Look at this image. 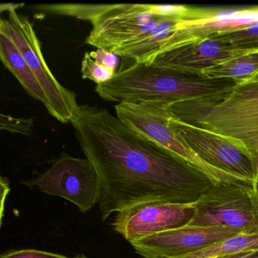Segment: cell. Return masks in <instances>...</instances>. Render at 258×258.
Instances as JSON below:
<instances>
[{
    "mask_svg": "<svg viewBox=\"0 0 258 258\" xmlns=\"http://www.w3.org/2000/svg\"><path fill=\"white\" fill-rule=\"evenodd\" d=\"M72 123L83 152L99 175L102 221L143 204L191 203L214 185L106 108L80 105Z\"/></svg>",
    "mask_w": 258,
    "mask_h": 258,
    "instance_id": "cell-1",
    "label": "cell"
},
{
    "mask_svg": "<svg viewBox=\"0 0 258 258\" xmlns=\"http://www.w3.org/2000/svg\"><path fill=\"white\" fill-rule=\"evenodd\" d=\"M48 14L88 21L92 28L86 43L126 59L151 64L167 50L188 10L173 4H48Z\"/></svg>",
    "mask_w": 258,
    "mask_h": 258,
    "instance_id": "cell-2",
    "label": "cell"
},
{
    "mask_svg": "<svg viewBox=\"0 0 258 258\" xmlns=\"http://www.w3.org/2000/svg\"><path fill=\"white\" fill-rule=\"evenodd\" d=\"M123 59L114 77L96 87V93L108 102L170 105L211 97L238 84L232 80L208 79L199 75Z\"/></svg>",
    "mask_w": 258,
    "mask_h": 258,
    "instance_id": "cell-3",
    "label": "cell"
},
{
    "mask_svg": "<svg viewBox=\"0 0 258 258\" xmlns=\"http://www.w3.org/2000/svg\"><path fill=\"white\" fill-rule=\"evenodd\" d=\"M179 121L217 134L258 160V75L220 94L167 105Z\"/></svg>",
    "mask_w": 258,
    "mask_h": 258,
    "instance_id": "cell-4",
    "label": "cell"
},
{
    "mask_svg": "<svg viewBox=\"0 0 258 258\" xmlns=\"http://www.w3.org/2000/svg\"><path fill=\"white\" fill-rule=\"evenodd\" d=\"M120 121L146 138L162 146L194 168L206 175L214 184L248 182L218 170L196 155L178 137L172 124L171 114L167 104L160 102H121L114 106Z\"/></svg>",
    "mask_w": 258,
    "mask_h": 258,
    "instance_id": "cell-5",
    "label": "cell"
},
{
    "mask_svg": "<svg viewBox=\"0 0 258 258\" xmlns=\"http://www.w3.org/2000/svg\"><path fill=\"white\" fill-rule=\"evenodd\" d=\"M0 33L10 37L25 57L46 96L50 115L61 123H72L80 108L76 94L63 87L49 70L31 21L16 11L10 12L8 19L0 21Z\"/></svg>",
    "mask_w": 258,
    "mask_h": 258,
    "instance_id": "cell-6",
    "label": "cell"
},
{
    "mask_svg": "<svg viewBox=\"0 0 258 258\" xmlns=\"http://www.w3.org/2000/svg\"><path fill=\"white\" fill-rule=\"evenodd\" d=\"M252 188L244 184H214L196 201V214L188 225L258 232V205Z\"/></svg>",
    "mask_w": 258,
    "mask_h": 258,
    "instance_id": "cell-7",
    "label": "cell"
},
{
    "mask_svg": "<svg viewBox=\"0 0 258 258\" xmlns=\"http://www.w3.org/2000/svg\"><path fill=\"white\" fill-rule=\"evenodd\" d=\"M24 183L69 201L83 214L99 202L100 182L94 166L87 158H75L66 152H62L43 174Z\"/></svg>",
    "mask_w": 258,
    "mask_h": 258,
    "instance_id": "cell-8",
    "label": "cell"
},
{
    "mask_svg": "<svg viewBox=\"0 0 258 258\" xmlns=\"http://www.w3.org/2000/svg\"><path fill=\"white\" fill-rule=\"evenodd\" d=\"M172 124L179 138L210 165L222 171L256 183V164L239 148L217 134L190 126L172 117Z\"/></svg>",
    "mask_w": 258,
    "mask_h": 258,
    "instance_id": "cell-9",
    "label": "cell"
},
{
    "mask_svg": "<svg viewBox=\"0 0 258 258\" xmlns=\"http://www.w3.org/2000/svg\"><path fill=\"white\" fill-rule=\"evenodd\" d=\"M196 202L143 204L117 213L111 225L131 243L188 225L196 214Z\"/></svg>",
    "mask_w": 258,
    "mask_h": 258,
    "instance_id": "cell-10",
    "label": "cell"
},
{
    "mask_svg": "<svg viewBox=\"0 0 258 258\" xmlns=\"http://www.w3.org/2000/svg\"><path fill=\"white\" fill-rule=\"evenodd\" d=\"M241 232H244L227 227L185 225L144 237L131 244L144 258H175Z\"/></svg>",
    "mask_w": 258,
    "mask_h": 258,
    "instance_id": "cell-11",
    "label": "cell"
},
{
    "mask_svg": "<svg viewBox=\"0 0 258 258\" xmlns=\"http://www.w3.org/2000/svg\"><path fill=\"white\" fill-rule=\"evenodd\" d=\"M256 52H258L256 49H237L213 39H205L185 43L163 52L151 64L201 76L207 69Z\"/></svg>",
    "mask_w": 258,
    "mask_h": 258,
    "instance_id": "cell-12",
    "label": "cell"
},
{
    "mask_svg": "<svg viewBox=\"0 0 258 258\" xmlns=\"http://www.w3.org/2000/svg\"><path fill=\"white\" fill-rule=\"evenodd\" d=\"M0 58L28 94L46 106V96L25 57L13 40L2 33H0Z\"/></svg>",
    "mask_w": 258,
    "mask_h": 258,
    "instance_id": "cell-13",
    "label": "cell"
},
{
    "mask_svg": "<svg viewBox=\"0 0 258 258\" xmlns=\"http://www.w3.org/2000/svg\"><path fill=\"white\" fill-rule=\"evenodd\" d=\"M258 250V232H241L205 248L175 258H221Z\"/></svg>",
    "mask_w": 258,
    "mask_h": 258,
    "instance_id": "cell-14",
    "label": "cell"
},
{
    "mask_svg": "<svg viewBox=\"0 0 258 258\" xmlns=\"http://www.w3.org/2000/svg\"><path fill=\"white\" fill-rule=\"evenodd\" d=\"M258 75V52L233 58L204 71L201 76L208 79H229L244 82Z\"/></svg>",
    "mask_w": 258,
    "mask_h": 258,
    "instance_id": "cell-15",
    "label": "cell"
},
{
    "mask_svg": "<svg viewBox=\"0 0 258 258\" xmlns=\"http://www.w3.org/2000/svg\"><path fill=\"white\" fill-rule=\"evenodd\" d=\"M118 55L97 49L86 52L82 60L81 73L84 79L90 80L96 84L110 81L117 72Z\"/></svg>",
    "mask_w": 258,
    "mask_h": 258,
    "instance_id": "cell-16",
    "label": "cell"
},
{
    "mask_svg": "<svg viewBox=\"0 0 258 258\" xmlns=\"http://www.w3.org/2000/svg\"><path fill=\"white\" fill-rule=\"evenodd\" d=\"M210 39L237 49L258 50V23L242 29L223 33Z\"/></svg>",
    "mask_w": 258,
    "mask_h": 258,
    "instance_id": "cell-17",
    "label": "cell"
},
{
    "mask_svg": "<svg viewBox=\"0 0 258 258\" xmlns=\"http://www.w3.org/2000/svg\"><path fill=\"white\" fill-rule=\"evenodd\" d=\"M1 129L7 130L10 132L28 135L32 130L33 122L31 118H16L10 115L1 114Z\"/></svg>",
    "mask_w": 258,
    "mask_h": 258,
    "instance_id": "cell-18",
    "label": "cell"
},
{
    "mask_svg": "<svg viewBox=\"0 0 258 258\" xmlns=\"http://www.w3.org/2000/svg\"><path fill=\"white\" fill-rule=\"evenodd\" d=\"M1 258H72L58 253L43 250L25 249V250H13L2 255Z\"/></svg>",
    "mask_w": 258,
    "mask_h": 258,
    "instance_id": "cell-19",
    "label": "cell"
},
{
    "mask_svg": "<svg viewBox=\"0 0 258 258\" xmlns=\"http://www.w3.org/2000/svg\"><path fill=\"white\" fill-rule=\"evenodd\" d=\"M0 184H1L0 185V186H1V214H0L1 217H0V220H1V223H2L3 217H4V215L6 199H7V196H8L9 192H10V187L7 178H1Z\"/></svg>",
    "mask_w": 258,
    "mask_h": 258,
    "instance_id": "cell-20",
    "label": "cell"
},
{
    "mask_svg": "<svg viewBox=\"0 0 258 258\" xmlns=\"http://www.w3.org/2000/svg\"><path fill=\"white\" fill-rule=\"evenodd\" d=\"M221 258H258V250L247 253H238V254L231 255V256H224Z\"/></svg>",
    "mask_w": 258,
    "mask_h": 258,
    "instance_id": "cell-21",
    "label": "cell"
},
{
    "mask_svg": "<svg viewBox=\"0 0 258 258\" xmlns=\"http://www.w3.org/2000/svg\"><path fill=\"white\" fill-rule=\"evenodd\" d=\"M22 6H24V4H3L0 5V10H1V13H4V11L10 13L12 11H16L18 9L22 7Z\"/></svg>",
    "mask_w": 258,
    "mask_h": 258,
    "instance_id": "cell-22",
    "label": "cell"
},
{
    "mask_svg": "<svg viewBox=\"0 0 258 258\" xmlns=\"http://www.w3.org/2000/svg\"><path fill=\"white\" fill-rule=\"evenodd\" d=\"M256 183H255V185H254V186H253V188H252V189H253V194H254L255 199H256V203H257V205H258V160H257V161H256Z\"/></svg>",
    "mask_w": 258,
    "mask_h": 258,
    "instance_id": "cell-23",
    "label": "cell"
},
{
    "mask_svg": "<svg viewBox=\"0 0 258 258\" xmlns=\"http://www.w3.org/2000/svg\"><path fill=\"white\" fill-rule=\"evenodd\" d=\"M75 258H89L88 256H85L84 254H79L75 256Z\"/></svg>",
    "mask_w": 258,
    "mask_h": 258,
    "instance_id": "cell-24",
    "label": "cell"
}]
</instances>
